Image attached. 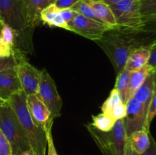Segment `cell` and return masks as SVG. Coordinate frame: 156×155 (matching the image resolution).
Here are the masks:
<instances>
[{
	"label": "cell",
	"mask_w": 156,
	"mask_h": 155,
	"mask_svg": "<svg viewBox=\"0 0 156 155\" xmlns=\"http://www.w3.org/2000/svg\"><path fill=\"white\" fill-rule=\"evenodd\" d=\"M142 32L117 27L105 32L100 40L95 41L109 58L116 74L124 69L129 55L134 50L149 45L146 39L140 36Z\"/></svg>",
	"instance_id": "6da1fadb"
},
{
	"label": "cell",
	"mask_w": 156,
	"mask_h": 155,
	"mask_svg": "<svg viewBox=\"0 0 156 155\" xmlns=\"http://www.w3.org/2000/svg\"><path fill=\"white\" fill-rule=\"evenodd\" d=\"M25 133L34 155H46L47 135L32 119L27 106V94L23 91L16 93L9 100Z\"/></svg>",
	"instance_id": "7a4b0ae2"
},
{
	"label": "cell",
	"mask_w": 156,
	"mask_h": 155,
	"mask_svg": "<svg viewBox=\"0 0 156 155\" xmlns=\"http://www.w3.org/2000/svg\"><path fill=\"white\" fill-rule=\"evenodd\" d=\"M0 130L7 138L12 147L13 155L30 148L22 126L9 104V100L0 99Z\"/></svg>",
	"instance_id": "3957f363"
},
{
	"label": "cell",
	"mask_w": 156,
	"mask_h": 155,
	"mask_svg": "<svg viewBox=\"0 0 156 155\" xmlns=\"http://www.w3.org/2000/svg\"><path fill=\"white\" fill-rule=\"evenodd\" d=\"M87 129L103 155L126 154L127 136L124 119L117 120L112 130L108 132L98 131L91 124Z\"/></svg>",
	"instance_id": "277c9868"
},
{
	"label": "cell",
	"mask_w": 156,
	"mask_h": 155,
	"mask_svg": "<svg viewBox=\"0 0 156 155\" xmlns=\"http://www.w3.org/2000/svg\"><path fill=\"white\" fill-rule=\"evenodd\" d=\"M118 28L144 31L146 24L140 13V0H123L110 6Z\"/></svg>",
	"instance_id": "5b68a950"
},
{
	"label": "cell",
	"mask_w": 156,
	"mask_h": 155,
	"mask_svg": "<svg viewBox=\"0 0 156 155\" xmlns=\"http://www.w3.org/2000/svg\"><path fill=\"white\" fill-rule=\"evenodd\" d=\"M0 21L10 26L17 34V39H24L30 30L27 24L23 0H0Z\"/></svg>",
	"instance_id": "8992f818"
},
{
	"label": "cell",
	"mask_w": 156,
	"mask_h": 155,
	"mask_svg": "<svg viewBox=\"0 0 156 155\" xmlns=\"http://www.w3.org/2000/svg\"><path fill=\"white\" fill-rule=\"evenodd\" d=\"M36 94L49 109L53 119L60 116L62 99L58 93L54 80L45 68L41 70V80Z\"/></svg>",
	"instance_id": "52a82bcc"
},
{
	"label": "cell",
	"mask_w": 156,
	"mask_h": 155,
	"mask_svg": "<svg viewBox=\"0 0 156 155\" xmlns=\"http://www.w3.org/2000/svg\"><path fill=\"white\" fill-rule=\"evenodd\" d=\"M126 104V115L124 119L125 129L127 138L136 131H149L146 126V119L149 106L134 97L128 100Z\"/></svg>",
	"instance_id": "ba28073f"
},
{
	"label": "cell",
	"mask_w": 156,
	"mask_h": 155,
	"mask_svg": "<svg viewBox=\"0 0 156 155\" xmlns=\"http://www.w3.org/2000/svg\"><path fill=\"white\" fill-rule=\"evenodd\" d=\"M69 28L70 31L94 42L100 40L105 32L114 29L101 21L82 16L77 12L71 24L69 25Z\"/></svg>",
	"instance_id": "9c48e42d"
},
{
	"label": "cell",
	"mask_w": 156,
	"mask_h": 155,
	"mask_svg": "<svg viewBox=\"0 0 156 155\" xmlns=\"http://www.w3.org/2000/svg\"><path fill=\"white\" fill-rule=\"evenodd\" d=\"M15 69L23 91L27 95L36 94L41 80V71L29 63L24 56L20 59Z\"/></svg>",
	"instance_id": "30bf717a"
},
{
	"label": "cell",
	"mask_w": 156,
	"mask_h": 155,
	"mask_svg": "<svg viewBox=\"0 0 156 155\" xmlns=\"http://www.w3.org/2000/svg\"><path fill=\"white\" fill-rule=\"evenodd\" d=\"M27 106L35 124L45 132L52 129L53 119L50 112L37 94L27 95Z\"/></svg>",
	"instance_id": "8fae6325"
},
{
	"label": "cell",
	"mask_w": 156,
	"mask_h": 155,
	"mask_svg": "<svg viewBox=\"0 0 156 155\" xmlns=\"http://www.w3.org/2000/svg\"><path fill=\"white\" fill-rule=\"evenodd\" d=\"M15 68L5 70L0 72V99L1 100H9L12 95L19 91H23L20 84Z\"/></svg>",
	"instance_id": "7c38bea8"
},
{
	"label": "cell",
	"mask_w": 156,
	"mask_h": 155,
	"mask_svg": "<svg viewBox=\"0 0 156 155\" xmlns=\"http://www.w3.org/2000/svg\"><path fill=\"white\" fill-rule=\"evenodd\" d=\"M27 24L33 30L41 22V13L56 0H23Z\"/></svg>",
	"instance_id": "4fadbf2b"
},
{
	"label": "cell",
	"mask_w": 156,
	"mask_h": 155,
	"mask_svg": "<svg viewBox=\"0 0 156 155\" xmlns=\"http://www.w3.org/2000/svg\"><path fill=\"white\" fill-rule=\"evenodd\" d=\"M85 2L91 8L101 22L110 26L112 28H117V24L115 17L109 5L101 0H85Z\"/></svg>",
	"instance_id": "5bb4252c"
},
{
	"label": "cell",
	"mask_w": 156,
	"mask_h": 155,
	"mask_svg": "<svg viewBox=\"0 0 156 155\" xmlns=\"http://www.w3.org/2000/svg\"><path fill=\"white\" fill-rule=\"evenodd\" d=\"M150 43L134 50L129 55L124 69L132 72L147 65L150 57Z\"/></svg>",
	"instance_id": "9a60e30c"
},
{
	"label": "cell",
	"mask_w": 156,
	"mask_h": 155,
	"mask_svg": "<svg viewBox=\"0 0 156 155\" xmlns=\"http://www.w3.org/2000/svg\"><path fill=\"white\" fill-rule=\"evenodd\" d=\"M41 21L50 27H56L69 30L68 25L61 16L59 9L54 4L50 5L41 12Z\"/></svg>",
	"instance_id": "2e32d148"
},
{
	"label": "cell",
	"mask_w": 156,
	"mask_h": 155,
	"mask_svg": "<svg viewBox=\"0 0 156 155\" xmlns=\"http://www.w3.org/2000/svg\"><path fill=\"white\" fill-rule=\"evenodd\" d=\"M127 142L134 153L142 154L150 145V132L146 130L136 131L128 137Z\"/></svg>",
	"instance_id": "e0dca14e"
},
{
	"label": "cell",
	"mask_w": 156,
	"mask_h": 155,
	"mask_svg": "<svg viewBox=\"0 0 156 155\" xmlns=\"http://www.w3.org/2000/svg\"><path fill=\"white\" fill-rule=\"evenodd\" d=\"M153 71V68L147 64L140 69L130 73L129 82V99L133 96L136 91L143 84L146 78Z\"/></svg>",
	"instance_id": "ac0fdd59"
},
{
	"label": "cell",
	"mask_w": 156,
	"mask_h": 155,
	"mask_svg": "<svg viewBox=\"0 0 156 155\" xmlns=\"http://www.w3.org/2000/svg\"><path fill=\"white\" fill-rule=\"evenodd\" d=\"M154 78L153 72L149 74L143 84L137 90L132 97H134L141 103L149 106L152 95L154 94Z\"/></svg>",
	"instance_id": "d6986e66"
},
{
	"label": "cell",
	"mask_w": 156,
	"mask_h": 155,
	"mask_svg": "<svg viewBox=\"0 0 156 155\" xmlns=\"http://www.w3.org/2000/svg\"><path fill=\"white\" fill-rule=\"evenodd\" d=\"M130 71L123 69L117 74V80L114 88L119 91L122 100L124 103H127L129 100V82L130 77Z\"/></svg>",
	"instance_id": "ffe728a7"
},
{
	"label": "cell",
	"mask_w": 156,
	"mask_h": 155,
	"mask_svg": "<svg viewBox=\"0 0 156 155\" xmlns=\"http://www.w3.org/2000/svg\"><path fill=\"white\" fill-rule=\"evenodd\" d=\"M115 122V120L113 119L111 116L103 112H101L98 115H93L92 122L91 123V125L98 131L108 132L112 130Z\"/></svg>",
	"instance_id": "44dd1931"
},
{
	"label": "cell",
	"mask_w": 156,
	"mask_h": 155,
	"mask_svg": "<svg viewBox=\"0 0 156 155\" xmlns=\"http://www.w3.org/2000/svg\"><path fill=\"white\" fill-rule=\"evenodd\" d=\"M123 103V100H122V97L120 96L119 91L116 89L115 88H114V89L111 91L110 93V95L108 96V98L106 99L104 103L102 104L101 107V112L108 115L110 111L113 109L115 106H117V104H120V103Z\"/></svg>",
	"instance_id": "7402d4cb"
},
{
	"label": "cell",
	"mask_w": 156,
	"mask_h": 155,
	"mask_svg": "<svg viewBox=\"0 0 156 155\" xmlns=\"http://www.w3.org/2000/svg\"><path fill=\"white\" fill-rule=\"evenodd\" d=\"M23 57H24V55L20 51V49H17L15 54L12 56L9 57L0 58V72L5 70L15 68L20 59Z\"/></svg>",
	"instance_id": "603a6c76"
},
{
	"label": "cell",
	"mask_w": 156,
	"mask_h": 155,
	"mask_svg": "<svg viewBox=\"0 0 156 155\" xmlns=\"http://www.w3.org/2000/svg\"><path fill=\"white\" fill-rule=\"evenodd\" d=\"M0 36L2 39L8 44L13 48H18L16 47L17 42V34L15 30L5 23H2L1 30H0Z\"/></svg>",
	"instance_id": "cb8c5ba5"
},
{
	"label": "cell",
	"mask_w": 156,
	"mask_h": 155,
	"mask_svg": "<svg viewBox=\"0 0 156 155\" xmlns=\"http://www.w3.org/2000/svg\"><path fill=\"white\" fill-rule=\"evenodd\" d=\"M73 11H75L76 12H77L79 15H82L84 17H86V18H90V19L95 20V21H98V18H97V16L95 15V14L94 13L93 10L91 9V8L88 5V3L85 2V0H81L80 2L77 3V4L75 5L73 8H72Z\"/></svg>",
	"instance_id": "d4e9b609"
},
{
	"label": "cell",
	"mask_w": 156,
	"mask_h": 155,
	"mask_svg": "<svg viewBox=\"0 0 156 155\" xmlns=\"http://www.w3.org/2000/svg\"><path fill=\"white\" fill-rule=\"evenodd\" d=\"M140 13L143 20L156 14V0H140Z\"/></svg>",
	"instance_id": "484cf974"
},
{
	"label": "cell",
	"mask_w": 156,
	"mask_h": 155,
	"mask_svg": "<svg viewBox=\"0 0 156 155\" xmlns=\"http://www.w3.org/2000/svg\"><path fill=\"white\" fill-rule=\"evenodd\" d=\"M126 115V104L121 103L114 106L109 112L108 115L111 116L115 121L119 119H124Z\"/></svg>",
	"instance_id": "4316f807"
},
{
	"label": "cell",
	"mask_w": 156,
	"mask_h": 155,
	"mask_svg": "<svg viewBox=\"0 0 156 155\" xmlns=\"http://www.w3.org/2000/svg\"><path fill=\"white\" fill-rule=\"evenodd\" d=\"M0 155H13L10 142L0 130Z\"/></svg>",
	"instance_id": "83f0119b"
},
{
	"label": "cell",
	"mask_w": 156,
	"mask_h": 155,
	"mask_svg": "<svg viewBox=\"0 0 156 155\" xmlns=\"http://www.w3.org/2000/svg\"><path fill=\"white\" fill-rule=\"evenodd\" d=\"M156 115V92L154 91V94L152 95V100H151L150 103H149V109H148L147 119H146V126L149 129L150 124L153 119Z\"/></svg>",
	"instance_id": "f1b7e54d"
},
{
	"label": "cell",
	"mask_w": 156,
	"mask_h": 155,
	"mask_svg": "<svg viewBox=\"0 0 156 155\" xmlns=\"http://www.w3.org/2000/svg\"><path fill=\"white\" fill-rule=\"evenodd\" d=\"M18 48H13L11 46L8 45L0 36V58L9 57L15 54V51Z\"/></svg>",
	"instance_id": "f546056e"
},
{
	"label": "cell",
	"mask_w": 156,
	"mask_h": 155,
	"mask_svg": "<svg viewBox=\"0 0 156 155\" xmlns=\"http://www.w3.org/2000/svg\"><path fill=\"white\" fill-rule=\"evenodd\" d=\"M47 153L46 155H57V152H56V147H55L54 142H53V135H52V129H49L47 132Z\"/></svg>",
	"instance_id": "4dcf8cb0"
},
{
	"label": "cell",
	"mask_w": 156,
	"mask_h": 155,
	"mask_svg": "<svg viewBox=\"0 0 156 155\" xmlns=\"http://www.w3.org/2000/svg\"><path fill=\"white\" fill-rule=\"evenodd\" d=\"M80 1L81 0H56L54 5L59 9H72L75 5Z\"/></svg>",
	"instance_id": "1f68e13d"
},
{
	"label": "cell",
	"mask_w": 156,
	"mask_h": 155,
	"mask_svg": "<svg viewBox=\"0 0 156 155\" xmlns=\"http://www.w3.org/2000/svg\"><path fill=\"white\" fill-rule=\"evenodd\" d=\"M59 12H60L61 16H62V18H63V20L65 21V22L66 23L69 27V25L73 21L76 12L75 11H73L72 9H59Z\"/></svg>",
	"instance_id": "d6a6232c"
},
{
	"label": "cell",
	"mask_w": 156,
	"mask_h": 155,
	"mask_svg": "<svg viewBox=\"0 0 156 155\" xmlns=\"http://www.w3.org/2000/svg\"><path fill=\"white\" fill-rule=\"evenodd\" d=\"M148 65H150L153 71L156 70V39L152 41L150 43V57H149Z\"/></svg>",
	"instance_id": "836d02e7"
},
{
	"label": "cell",
	"mask_w": 156,
	"mask_h": 155,
	"mask_svg": "<svg viewBox=\"0 0 156 155\" xmlns=\"http://www.w3.org/2000/svg\"><path fill=\"white\" fill-rule=\"evenodd\" d=\"M136 155H138L136 153ZM140 155H156V141L154 139L153 137L150 134V145H149V148L143 153L142 154Z\"/></svg>",
	"instance_id": "e575fe53"
},
{
	"label": "cell",
	"mask_w": 156,
	"mask_h": 155,
	"mask_svg": "<svg viewBox=\"0 0 156 155\" xmlns=\"http://www.w3.org/2000/svg\"><path fill=\"white\" fill-rule=\"evenodd\" d=\"M143 22H144V24L146 25L149 24H156V14L144 18L143 19Z\"/></svg>",
	"instance_id": "d590c367"
},
{
	"label": "cell",
	"mask_w": 156,
	"mask_h": 155,
	"mask_svg": "<svg viewBox=\"0 0 156 155\" xmlns=\"http://www.w3.org/2000/svg\"><path fill=\"white\" fill-rule=\"evenodd\" d=\"M101 1H102L104 3H105L106 5H108L111 6V5H114L117 4V3L123 1V0H101Z\"/></svg>",
	"instance_id": "8d00e7d4"
},
{
	"label": "cell",
	"mask_w": 156,
	"mask_h": 155,
	"mask_svg": "<svg viewBox=\"0 0 156 155\" xmlns=\"http://www.w3.org/2000/svg\"><path fill=\"white\" fill-rule=\"evenodd\" d=\"M125 155H136V153L133 151V150L131 149L130 146L128 144V142H126V154Z\"/></svg>",
	"instance_id": "74e56055"
},
{
	"label": "cell",
	"mask_w": 156,
	"mask_h": 155,
	"mask_svg": "<svg viewBox=\"0 0 156 155\" xmlns=\"http://www.w3.org/2000/svg\"><path fill=\"white\" fill-rule=\"evenodd\" d=\"M17 155H34V153L31 149H29V150L19 152L18 153H17Z\"/></svg>",
	"instance_id": "f35d334b"
},
{
	"label": "cell",
	"mask_w": 156,
	"mask_h": 155,
	"mask_svg": "<svg viewBox=\"0 0 156 155\" xmlns=\"http://www.w3.org/2000/svg\"><path fill=\"white\" fill-rule=\"evenodd\" d=\"M153 78H154V84H155V86H154V91H155L156 92V71H153Z\"/></svg>",
	"instance_id": "ab89813d"
},
{
	"label": "cell",
	"mask_w": 156,
	"mask_h": 155,
	"mask_svg": "<svg viewBox=\"0 0 156 155\" xmlns=\"http://www.w3.org/2000/svg\"><path fill=\"white\" fill-rule=\"evenodd\" d=\"M1 26H2V22L1 21H0V30H1Z\"/></svg>",
	"instance_id": "60d3db41"
},
{
	"label": "cell",
	"mask_w": 156,
	"mask_h": 155,
	"mask_svg": "<svg viewBox=\"0 0 156 155\" xmlns=\"http://www.w3.org/2000/svg\"><path fill=\"white\" fill-rule=\"evenodd\" d=\"M155 71H156V70H155Z\"/></svg>",
	"instance_id": "b9f144b4"
}]
</instances>
